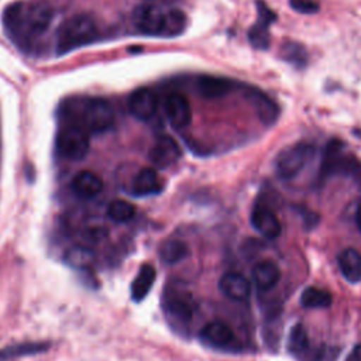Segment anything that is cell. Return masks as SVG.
<instances>
[{"mask_svg":"<svg viewBox=\"0 0 361 361\" xmlns=\"http://www.w3.org/2000/svg\"><path fill=\"white\" fill-rule=\"evenodd\" d=\"M52 17L54 11L47 0H23L6 7L3 25L16 42L28 44L48 30Z\"/></svg>","mask_w":361,"mask_h":361,"instance_id":"cell-1","label":"cell"},{"mask_svg":"<svg viewBox=\"0 0 361 361\" xmlns=\"http://www.w3.org/2000/svg\"><path fill=\"white\" fill-rule=\"evenodd\" d=\"M65 114L68 123H73L85 128L90 134L107 131L114 121V113L109 102L99 97L76 99L66 103Z\"/></svg>","mask_w":361,"mask_h":361,"instance_id":"cell-2","label":"cell"},{"mask_svg":"<svg viewBox=\"0 0 361 361\" xmlns=\"http://www.w3.org/2000/svg\"><path fill=\"white\" fill-rule=\"evenodd\" d=\"M97 35L94 21L87 14H76L65 20L56 34V51L58 54L71 52L75 48L83 47L93 41Z\"/></svg>","mask_w":361,"mask_h":361,"instance_id":"cell-3","label":"cell"},{"mask_svg":"<svg viewBox=\"0 0 361 361\" xmlns=\"http://www.w3.org/2000/svg\"><path fill=\"white\" fill-rule=\"evenodd\" d=\"M334 175L350 176L357 182L361 180V162L355 157L345 154L343 144L338 141L329 142L320 168V176Z\"/></svg>","mask_w":361,"mask_h":361,"instance_id":"cell-4","label":"cell"},{"mask_svg":"<svg viewBox=\"0 0 361 361\" xmlns=\"http://www.w3.org/2000/svg\"><path fill=\"white\" fill-rule=\"evenodd\" d=\"M162 306L166 319L178 330L185 329L186 324L192 322L196 307L192 295L175 285L166 288L162 298Z\"/></svg>","mask_w":361,"mask_h":361,"instance_id":"cell-5","label":"cell"},{"mask_svg":"<svg viewBox=\"0 0 361 361\" xmlns=\"http://www.w3.org/2000/svg\"><path fill=\"white\" fill-rule=\"evenodd\" d=\"M89 133L78 124L66 123L56 135V151L61 157L79 161L89 152Z\"/></svg>","mask_w":361,"mask_h":361,"instance_id":"cell-6","label":"cell"},{"mask_svg":"<svg viewBox=\"0 0 361 361\" xmlns=\"http://www.w3.org/2000/svg\"><path fill=\"white\" fill-rule=\"evenodd\" d=\"M313 145L309 142H296L283 148L275 158V168L281 178H295L313 155Z\"/></svg>","mask_w":361,"mask_h":361,"instance_id":"cell-7","label":"cell"},{"mask_svg":"<svg viewBox=\"0 0 361 361\" xmlns=\"http://www.w3.org/2000/svg\"><path fill=\"white\" fill-rule=\"evenodd\" d=\"M288 350L300 361H323L326 357L323 347H313L306 329L298 323L290 329Z\"/></svg>","mask_w":361,"mask_h":361,"instance_id":"cell-8","label":"cell"},{"mask_svg":"<svg viewBox=\"0 0 361 361\" xmlns=\"http://www.w3.org/2000/svg\"><path fill=\"white\" fill-rule=\"evenodd\" d=\"M165 114L175 130L188 127L192 121V109L189 100L182 93H171L165 99Z\"/></svg>","mask_w":361,"mask_h":361,"instance_id":"cell-9","label":"cell"},{"mask_svg":"<svg viewBox=\"0 0 361 361\" xmlns=\"http://www.w3.org/2000/svg\"><path fill=\"white\" fill-rule=\"evenodd\" d=\"M182 149L179 144L169 135H161L157 138L149 149V161L157 168H168L179 161Z\"/></svg>","mask_w":361,"mask_h":361,"instance_id":"cell-10","label":"cell"},{"mask_svg":"<svg viewBox=\"0 0 361 361\" xmlns=\"http://www.w3.org/2000/svg\"><path fill=\"white\" fill-rule=\"evenodd\" d=\"M133 21L141 34L161 35L164 13L155 6H140L134 10Z\"/></svg>","mask_w":361,"mask_h":361,"instance_id":"cell-11","label":"cell"},{"mask_svg":"<svg viewBox=\"0 0 361 361\" xmlns=\"http://www.w3.org/2000/svg\"><path fill=\"white\" fill-rule=\"evenodd\" d=\"M245 97L254 107V110L262 124L271 126L276 121V118L279 116V107L275 103V100L271 99L267 93L261 92L259 89L248 87L245 92Z\"/></svg>","mask_w":361,"mask_h":361,"instance_id":"cell-12","label":"cell"},{"mask_svg":"<svg viewBox=\"0 0 361 361\" xmlns=\"http://www.w3.org/2000/svg\"><path fill=\"white\" fill-rule=\"evenodd\" d=\"M158 107V99L155 93L147 87H140L134 90L128 97V110L130 113L142 121L154 117Z\"/></svg>","mask_w":361,"mask_h":361,"instance_id":"cell-13","label":"cell"},{"mask_svg":"<svg viewBox=\"0 0 361 361\" xmlns=\"http://www.w3.org/2000/svg\"><path fill=\"white\" fill-rule=\"evenodd\" d=\"M251 224L265 238H276L282 231L278 216L265 204L254 206L251 212Z\"/></svg>","mask_w":361,"mask_h":361,"instance_id":"cell-14","label":"cell"},{"mask_svg":"<svg viewBox=\"0 0 361 361\" xmlns=\"http://www.w3.org/2000/svg\"><path fill=\"white\" fill-rule=\"evenodd\" d=\"M219 288L224 296L231 300L243 302L251 293L250 281L240 272H227L219 281Z\"/></svg>","mask_w":361,"mask_h":361,"instance_id":"cell-15","label":"cell"},{"mask_svg":"<svg viewBox=\"0 0 361 361\" xmlns=\"http://www.w3.org/2000/svg\"><path fill=\"white\" fill-rule=\"evenodd\" d=\"M259 20L248 31V39L254 48L267 49L269 47V31L268 25L275 18V14L262 3H258Z\"/></svg>","mask_w":361,"mask_h":361,"instance_id":"cell-16","label":"cell"},{"mask_svg":"<svg viewBox=\"0 0 361 361\" xmlns=\"http://www.w3.org/2000/svg\"><path fill=\"white\" fill-rule=\"evenodd\" d=\"M200 338L214 347H228L235 341L233 330L221 322H212L202 327Z\"/></svg>","mask_w":361,"mask_h":361,"instance_id":"cell-17","label":"cell"},{"mask_svg":"<svg viewBox=\"0 0 361 361\" xmlns=\"http://www.w3.org/2000/svg\"><path fill=\"white\" fill-rule=\"evenodd\" d=\"M279 276H281L279 267L271 259L259 261L252 268V282L259 290L272 289L278 283Z\"/></svg>","mask_w":361,"mask_h":361,"instance_id":"cell-18","label":"cell"},{"mask_svg":"<svg viewBox=\"0 0 361 361\" xmlns=\"http://www.w3.org/2000/svg\"><path fill=\"white\" fill-rule=\"evenodd\" d=\"M197 92L204 99H219L233 90V82L227 78L200 76L196 83Z\"/></svg>","mask_w":361,"mask_h":361,"instance_id":"cell-19","label":"cell"},{"mask_svg":"<svg viewBox=\"0 0 361 361\" xmlns=\"http://www.w3.org/2000/svg\"><path fill=\"white\" fill-rule=\"evenodd\" d=\"M103 189L102 179L90 171H80L72 179V190L85 199H92Z\"/></svg>","mask_w":361,"mask_h":361,"instance_id":"cell-20","label":"cell"},{"mask_svg":"<svg viewBox=\"0 0 361 361\" xmlns=\"http://www.w3.org/2000/svg\"><path fill=\"white\" fill-rule=\"evenodd\" d=\"M161 182L158 173L152 168H142L140 169L131 183V192L135 196H148L155 195L161 190Z\"/></svg>","mask_w":361,"mask_h":361,"instance_id":"cell-21","label":"cell"},{"mask_svg":"<svg viewBox=\"0 0 361 361\" xmlns=\"http://www.w3.org/2000/svg\"><path fill=\"white\" fill-rule=\"evenodd\" d=\"M338 268L350 282L361 281V252L355 248H345L338 254Z\"/></svg>","mask_w":361,"mask_h":361,"instance_id":"cell-22","label":"cell"},{"mask_svg":"<svg viewBox=\"0 0 361 361\" xmlns=\"http://www.w3.org/2000/svg\"><path fill=\"white\" fill-rule=\"evenodd\" d=\"M155 275H157V271L149 264H144L138 269V272L131 283V299L134 302H141L149 293V290L155 282Z\"/></svg>","mask_w":361,"mask_h":361,"instance_id":"cell-23","label":"cell"},{"mask_svg":"<svg viewBox=\"0 0 361 361\" xmlns=\"http://www.w3.org/2000/svg\"><path fill=\"white\" fill-rule=\"evenodd\" d=\"M49 347L45 341H27V343H18L11 344L0 348V361H11L20 357L34 355L47 351Z\"/></svg>","mask_w":361,"mask_h":361,"instance_id":"cell-24","label":"cell"},{"mask_svg":"<svg viewBox=\"0 0 361 361\" xmlns=\"http://www.w3.org/2000/svg\"><path fill=\"white\" fill-rule=\"evenodd\" d=\"M331 302H333L331 293L326 289L316 288V286H307L306 289H303L300 295V303L309 309L329 307Z\"/></svg>","mask_w":361,"mask_h":361,"instance_id":"cell-25","label":"cell"},{"mask_svg":"<svg viewBox=\"0 0 361 361\" xmlns=\"http://www.w3.org/2000/svg\"><path fill=\"white\" fill-rule=\"evenodd\" d=\"M186 28V16L179 8H172L164 14V24L161 35L176 37L180 35Z\"/></svg>","mask_w":361,"mask_h":361,"instance_id":"cell-26","label":"cell"},{"mask_svg":"<svg viewBox=\"0 0 361 361\" xmlns=\"http://www.w3.org/2000/svg\"><path fill=\"white\" fill-rule=\"evenodd\" d=\"M188 255V245L180 240H168L159 247V258L166 264H176Z\"/></svg>","mask_w":361,"mask_h":361,"instance_id":"cell-27","label":"cell"},{"mask_svg":"<svg viewBox=\"0 0 361 361\" xmlns=\"http://www.w3.org/2000/svg\"><path fill=\"white\" fill-rule=\"evenodd\" d=\"M107 214L117 223L130 221L135 214V207L127 200H113L107 207Z\"/></svg>","mask_w":361,"mask_h":361,"instance_id":"cell-28","label":"cell"},{"mask_svg":"<svg viewBox=\"0 0 361 361\" xmlns=\"http://www.w3.org/2000/svg\"><path fill=\"white\" fill-rule=\"evenodd\" d=\"M66 259L75 268L89 267L93 261V252L86 247H75L68 252Z\"/></svg>","mask_w":361,"mask_h":361,"instance_id":"cell-29","label":"cell"},{"mask_svg":"<svg viewBox=\"0 0 361 361\" xmlns=\"http://www.w3.org/2000/svg\"><path fill=\"white\" fill-rule=\"evenodd\" d=\"M282 56L288 62L295 63L298 66H300V65H303L306 62V52H305L303 47L299 45V44H293V42L283 44V47H282Z\"/></svg>","mask_w":361,"mask_h":361,"instance_id":"cell-30","label":"cell"},{"mask_svg":"<svg viewBox=\"0 0 361 361\" xmlns=\"http://www.w3.org/2000/svg\"><path fill=\"white\" fill-rule=\"evenodd\" d=\"M290 6L300 13H316L319 10V4L313 0H290Z\"/></svg>","mask_w":361,"mask_h":361,"instance_id":"cell-31","label":"cell"},{"mask_svg":"<svg viewBox=\"0 0 361 361\" xmlns=\"http://www.w3.org/2000/svg\"><path fill=\"white\" fill-rule=\"evenodd\" d=\"M345 361H361V344L355 345L351 353L347 355Z\"/></svg>","mask_w":361,"mask_h":361,"instance_id":"cell-32","label":"cell"},{"mask_svg":"<svg viewBox=\"0 0 361 361\" xmlns=\"http://www.w3.org/2000/svg\"><path fill=\"white\" fill-rule=\"evenodd\" d=\"M355 223H357V227L360 228V231H361V200H360V203H358V206H357V212H355Z\"/></svg>","mask_w":361,"mask_h":361,"instance_id":"cell-33","label":"cell"}]
</instances>
